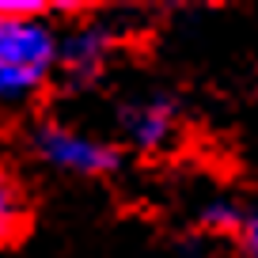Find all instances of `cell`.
I'll return each instance as SVG.
<instances>
[{"label": "cell", "instance_id": "cell-5", "mask_svg": "<svg viewBox=\"0 0 258 258\" xmlns=\"http://www.w3.org/2000/svg\"><path fill=\"white\" fill-rule=\"evenodd\" d=\"M31 228V194L16 167L0 163V250L16 247Z\"/></svg>", "mask_w": 258, "mask_h": 258}, {"label": "cell", "instance_id": "cell-6", "mask_svg": "<svg viewBox=\"0 0 258 258\" xmlns=\"http://www.w3.org/2000/svg\"><path fill=\"white\" fill-rule=\"evenodd\" d=\"M254 213V205L239 202V198H232V194H213V198H205L202 205H198V213H194V232L205 235V239H228L232 243L235 235H239V228L247 224V217Z\"/></svg>", "mask_w": 258, "mask_h": 258}, {"label": "cell", "instance_id": "cell-1", "mask_svg": "<svg viewBox=\"0 0 258 258\" xmlns=\"http://www.w3.org/2000/svg\"><path fill=\"white\" fill-rule=\"evenodd\" d=\"M42 0H23L0 12V103L38 99L53 84L57 31L46 19Z\"/></svg>", "mask_w": 258, "mask_h": 258}, {"label": "cell", "instance_id": "cell-3", "mask_svg": "<svg viewBox=\"0 0 258 258\" xmlns=\"http://www.w3.org/2000/svg\"><path fill=\"white\" fill-rule=\"evenodd\" d=\"M118 49L121 31H114L106 19H80L69 31H57L53 80L69 91H95L106 80Z\"/></svg>", "mask_w": 258, "mask_h": 258}, {"label": "cell", "instance_id": "cell-7", "mask_svg": "<svg viewBox=\"0 0 258 258\" xmlns=\"http://www.w3.org/2000/svg\"><path fill=\"white\" fill-rule=\"evenodd\" d=\"M232 247H235L239 258H258V213L247 217V224L239 228V235L232 239Z\"/></svg>", "mask_w": 258, "mask_h": 258}, {"label": "cell", "instance_id": "cell-4", "mask_svg": "<svg viewBox=\"0 0 258 258\" xmlns=\"http://www.w3.org/2000/svg\"><path fill=\"white\" fill-rule=\"evenodd\" d=\"M114 145H129L141 156H160L182 137V103L171 91H137L114 110Z\"/></svg>", "mask_w": 258, "mask_h": 258}, {"label": "cell", "instance_id": "cell-2", "mask_svg": "<svg viewBox=\"0 0 258 258\" xmlns=\"http://www.w3.org/2000/svg\"><path fill=\"white\" fill-rule=\"evenodd\" d=\"M27 152L46 171L69 178H110L121 171V148L69 118H34L27 129Z\"/></svg>", "mask_w": 258, "mask_h": 258}]
</instances>
